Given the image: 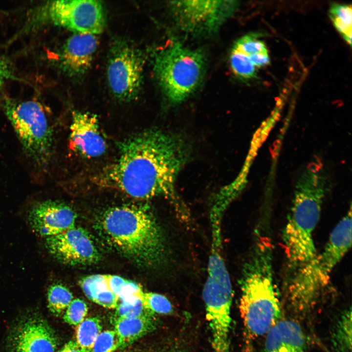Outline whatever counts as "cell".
<instances>
[{"label":"cell","instance_id":"obj_11","mask_svg":"<svg viewBox=\"0 0 352 352\" xmlns=\"http://www.w3.org/2000/svg\"><path fill=\"white\" fill-rule=\"evenodd\" d=\"M46 11L48 19L54 24L75 33L96 35L105 27V13L100 1H54L48 4Z\"/></svg>","mask_w":352,"mask_h":352},{"label":"cell","instance_id":"obj_15","mask_svg":"<svg viewBox=\"0 0 352 352\" xmlns=\"http://www.w3.org/2000/svg\"><path fill=\"white\" fill-rule=\"evenodd\" d=\"M70 142L72 149L83 156L93 158L106 152V141L99 130L96 115L74 111L70 125Z\"/></svg>","mask_w":352,"mask_h":352},{"label":"cell","instance_id":"obj_27","mask_svg":"<svg viewBox=\"0 0 352 352\" xmlns=\"http://www.w3.org/2000/svg\"><path fill=\"white\" fill-rule=\"evenodd\" d=\"M120 345V337L114 330H104L95 340L92 352H114Z\"/></svg>","mask_w":352,"mask_h":352},{"label":"cell","instance_id":"obj_22","mask_svg":"<svg viewBox=\"0 0 352 352\" xmlns=\"http://www.w3.org/2000/svg\"><path fill=\"white\" fill-rule=\"evenodd\" d=\"M334 339L336 344V347L342 352H351V309L346 311L342 315L335 329Z\"/></svg>","mask_w":352,"mask_h":352},{"label":"cell","instance_id":"obj_32","mask_svg":"<svg viewBox=\"0 0 352 352\" xmlns=\"http://www.w3.org/2000/svg\"><path fill=\"white\" fill-rule=\"evenodd\" d=\"M247 56L251 63L256 68L265 66L270 63V59L267 51L252 54Z\"/></svg>","mask_w":352,"mask_h":352},{"label":"cell","instance_id":"obj_6","mask_svg":"<svg viewBox=\"0 0 352 352\" xmlns=\"http://www.w3.org/2000/svg\"><path fill=\"white\" fill-rule=\"evenodd\" d=\"M154 72L165 97L180 103L199 86L204 74L205 59L199 50L172 42L155 53Z\"/></svg>","mask_w":352,"mask_h":352},{"label":"cell","instance_id":"obj_18","mask_svg":"<svg viewBox=\"0 0 352 352\" xmlns=\"http://www.w3.org/2000/svg\"><path fill=\"white\" fill-rule=\"evenodd\" d=\"M114 330L118 334L120 349H124L151 331L155 328L152 314L130 318L114 319Z\"/></svg>","mask_w":352,"mask_h":352},{"label":"cell","instance_id":"obj_19","mask_svg":"<svg viewBox=\"0 0 352 352\" xmlns=\"http://www.w3.org/2000/svg\"><path fill=\"white\" fill-rule=\"evenodd\" d=\"M102 330L98 317L85 318L77 326L75 341L85 352H92L95 341Z\"/></svg>","mask_w":352,"mask_h":352},{"label":"cell","instance_id":"obj_3","mask_svg":"<svg viewBox=\"0 0 352 352\" xmlns=\"http://www.w3.org/2000/svg\"><path fill=\"white\" fill-rule=\"evenodd\" d=\"M326 180L321 166L312 163L296 183L291 210L283 231L289 266L293 272L317 253L312 235L320 219Z\"/></svg>","mask_w":352,"mask_h":352},{"label":"cell","instance_id":"obj_9","mask_svg":"<svg viewBox=\"0 0 352 352\" xmlns=\"http://www.w3.org/2000/svg\"><path fill=\"white\" fill-rule=\"evenodd\" d=\"M179 28L193 35H210L234 12L235 0H174L169 4Z\"/></svg>","mask_w":352,"mask_h":352},{"label":"cell","instance_id":"obj_26","mask_svg":"<svg viewBox=\"0 0 352 352\" xmlns=\"http://www.w3.org/2000/svg\"><path fill=\"white\" fill-rule=\"evenodd\" d=\"M80 285L86 296L92 301L97 295L109 288L105 274L87 276L80 280Z\"/></svg>","mask_w":352,"mask_h":352},{"label":"cell","instance_id":"obj_13","mask_svg":"<svg viewBox=\"0 0 352 352\" xmlns=\"http://www.w3.org/2000/svg\"><path fill=\"white\" fill-rule=\"evenodd\" d=\"M76 219L75 213L68 205L52 200L35 203L27 215V221L32 229L45 238L74 227Z\"/></svg>","mask_w":352,"mask_h":352},{"label":"cell","instance_id":"obj_5","mask_svg":"<svg viewBox=\"0 0 352 352\" xmlns=\"http://www.w3.org/2000/svg\"><path fill=\"white\" fill-rule=\"evenodd\" d=\"M352 224L350 207L333 229L322 251L294 272L288 295L294 309L305 311L316 302L328 284L333 269L351 247Z\"/></svg>","mask_w":352,"mask_h":352},{"label":"cell","instance_id":"obj_2","mask_svg":"<svg viewBox=\"0 0 352 352\" xmlns=\"http://www.w3.org/2000/svg\"><path fill=\"white\" fill-rule=\"evenodd\" d=\"M102 228L108 241L124 256L146 267L166 263V239L149 207L125 205L109 209L103 215Z\"/></svg>","mask_w":352,"mask_h":352},{"label":"cell","instance_id":"obj_7","mask_svg":"<svg viewBox=\"0 0 352 352\" xmlns=\"http://www.w3.org/2000/svg\"><path fill=\"white\" fill-rule=\"evenodd\" d=\"M2 107L26 155L39 168L46 167L51 158L53 136L42 106L33 101L6 100Z\"/></svg>","mask_w":352,"mask_h":352},{"label":"cell","instance_id":"obj_21","mask_svg":"<svg viewBox=\"0 0 352 352\" xmlns=\"http://www.w3.org/2000/svg\"><path fill=\"white\" fill-rule=\"evenodd\" d=\"M73 300L71 292L65 286L57 284L51 286L47 291L48 308L54 315H60Z\"/></svg>","mask_w":352,"mask_h":352},{"label":"cell","instance_id":"obj_16","mask_svg":"<svg viewBox=\"0 0 352 352\" xmlns=\"http://www.w3.org/2000/svg\"><path fill=\"white\" fill-rule=\"evenodd\" d=\"M95 35L75 33L66 40L63 48L61 64L71 76H79L89 69L98 46Z\"/></svg>","mask_w":352,"mask_h":352},{"label":"cell","instance_id":"obj_34","mask_svg":"<svg viewBox=\"0 0 352 352\" xmlns=\"http://www.w3.org/2000/svg\"><path fill=\"white\" fill-rule=\"evenodd\" d=\"M58 352H85L77 344L75 340L67 342Z\"/></svg>","mask_w":352,"mask_h":352},{"label":"cell","instance_id":"obj_20","mask_svg":"<svg viewBox=\"0 0 352 352\" xmlns=\"http://www.w3.org/2000/svg\"><path fill=\"white\" fill-rule=\"evenodd\" d=\"M330 17L334 26L351 45L352 11L351 5L335 4L330 9Z\"/></svg>","mask_w":352,"mask_h":352},{"label":"cell","instance_id":"obj_31","mask_svg":"<svg viewBox=\"0 0 352 352\" xmlns=\"http://www.w3.org/2000/svg\"><path fill=\"white\" fill-rule=\"evenodd\" d=\"M105 275L109 289L118 297L122 287L128 280L117 275Z\"/></svg>","mask_w":352,"mask_h":352},{"label":"cell","instance_id":"obj_28","mask_svg":"<svg viewBox=\"0 0 352 352\" xmlns=\"http://www.w3.org/2000/svg\"><path fill=\"white\" fill-rule=\"evenodd\" d=\"M147 314L152 313L145 308L141 298L132 302L121 301L116 308L114 319L133 318Z\"/></svg>","mask_w":352,"mask_h":352},{"label":"cell","instance_id":"obj_23","mask_svg":"<svg viewBox=\"0 0 352 352\" xmlns=\"http://www.w3.org/2000/svg\"><path fill=\"white\" fill-rule=\"evenodd\" d=\"M230 63L234 73L239 78L248 80L256 76V68L245 54L231 49Z\"/></svg>","mask_w":352,"mask_h":352},{"label":"cell","instance_id":"obj_14","mask_svg":"<svg viewBox=\"0 0 352 352\" xmlns=\"http://www.w3.org/2000/svg\"><path fill=\"white\" fill-rule=\"evenodd\" d=\"M11 344L12 352H55L58 340L45 320L31 317L17 326Z\"/></svg>","mask_w":352,"mask_h":352},{"label":"cell","instance_id":"obj_1","mask_svg":"<svg viewBox=\"0 0 352 352\" xmlns=\"http://www.w3.org/2000/svg\"><path fill=\"white\" fill-rule=\"evenodd\" d=\"M119 157L96 180L138 199L162 196L186 218L176 189L178 175L188 158V148L179 136L150 129L120 142Z\"/></svg>","mask_w":352,"mask_h":352},{"label":"cell","instance_id":"obj_4","mask_svg":"<svg viewBox=\"0 0 352 352\" xmlns=\"http://www.w3.org/2000/svg\"><path fill=\"white\" fill-rule=\"evenodd\" d=\"M273 272L270 239L259 236L243 269L239 306L244 326L255 336L266 334L279 321L281 308Z\"/></svg>","mask_w":352,"mask_h":352},{"label":"cell","instance_id":"obj_33","mask_svg":"<svg viewBox=\"0 0 352 352\" xmlns=\"http://www.w3.org/2000/svg\"><path fill=\"white\" fill-rule=\"evenodd\" d=\"M14 78L8 63L0 57V88L9 79Z\"/></svg>","mask_w":352,"mask_h":352},{"label":"cell","instance_id":"obj_17","mask_svg":"<svg viewBox=\"0 0 352 352\" xmlns=\"http://www.w3.org/2000/svg\"><path fill=\"white\" fill-rule=\"evenodd\" d=\"M266 334L264 352H306L304 332L294 321H278Z\"/></svg>","mask_w":352,"mask_h":352},{"label":"cell","instance_id":"obj_25","mask_svg":"<svg viewBox=\"0 0 352 352\" xmlns=\"http://www.w3.org/2000/svg\"><path fill=\"white\" fill-rule=\"evenodd\" d=\"M259 36L258 33L243 36L235 42L232 49L247 55L267 51L264 43L258 39Z\"/></svg>","mask_w":352,"mask_h":352},{"label":"cell","instance_id":"obj_10","mask_svg":"<svg viewBox=\"0 0 352 352\" xmlns=\"http://www.w3.org/2000/svg\"><path fill=\"white\" fill-rule=\"evenodd\" d=\"M144 58L141 52L125 42L115 44L107 68L108 86L118 100L129 102L137 97L143 79Z\"/></svg>","mask_w":352,"mask_h":352},{"label":"cell","instance_id":"obj_8","mask_svg":"<svg viewBox=\"0 0 352 352\" xmlns=\"http://www.w3.org/2000/svg\"><path fill=\"white\" fill-rule=\"evenodd\" d=\"M203 289L214 352H230L229 334L233 290L230 276L219 273L209 274Z\"/></svg>","mask_w":352,"mask_h":352},{"label":"cell","instance_id":"obj_29","mask_svg":"<svg viewBox=\"0 0 352 352\" xmlns=\"http://www.w3.org/2000/svg\"><path fill=\"white\" fill-rule=\"evenodd\" d=\"M88 311V306L83 300L73 299L66 309L63 319L69 325L77 326L85 319Z\"/></svg>","mask_w":352,"mask_h":352},{"label":"cell","instance_id":"obj_12","mask_svg":"<svg viewBox=\"0 0 352 352\" xmlns=\"http://www.w3.org/2000/svg\"><path fill=\"white\" fill-rule=\"evenodd\" d=\"M48 252L62 264L69 265H89L97 262L99 253L88 233L74 226L61 233L45 238Z\"/></svg>","mask_w":352,"mask_h":352},{"label":"cell","instance_id":"obj_30","mask_svg":"<svg viewBox=\"0 0 352 352\" xmlns=\"http://www.w3.org/2000/svg\"><path fill=\"white\" fill-rule=\"evenodd\" d=\"M119 300L116 294L109 289H107L97 295L93 302L105 308H116Z\"/></svg>","mask_w":352,"mask_h":352},{"label":"cell","instance_id":"obj_24","mask_svg":"<svg viewBox=\"0 0 352 352\" xmlns=\"http://www.w3.org/2000/svg\"><path fill=\"white\" fill-rule=\"evenodd\" d=\"M141 300L145 308L152 314H169L173 311L170 302L160 294L143 292Z\"/></svg>","mask_w":352,"mask_h":352}]
</instances>
